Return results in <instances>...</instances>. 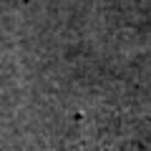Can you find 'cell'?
<instances>
[{"mask_svg":"<svg viewBox=\"0 0 151 151\" xmlns=\"http://www.w3.org/2000/svg\"><path fill=\"white\" fill-rule=\"evenodd\" d=\"M70 151H141V139L121 124H88L73 136Z\"/></svg>","mask_w":151,"mask_h":151,"instance_id":"1","label":"cell"}]
</instances>
